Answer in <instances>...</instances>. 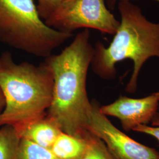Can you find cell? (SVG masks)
Listing matches in <instances>:
<instances>
[{
	"label": "cell",
	"mask_w": 159,
	"mask_h": 159,
	"mask_svg": "<svg viewBox=\"0 0 159 159\" xmlns=\"http://www.w3.org/2000/svg\"><path fill=\"white\" fill-rule=\"evenodd\" d=\"M5 104H6L5 98H4V97L3 95V93L0 89V114L2 111L3 109L4 108Z\"/></svg>",
	"instance_id": "obj_16"
},
{
	"label": "cell",
	"mask_w": 159,
	"mask_h": 159,
	"mask_svg": "<svg viewBox=\"0 0 159 159\" xmlns=\"http://www.w3.org/2000/svg\"><path fill=\"white\" fill-rule=\"evenodd\" d=\"M96 101L91 102L85 129L102 140L116 159H159L154 148L138 142L118 129L100 111Z\"/></svg>",
	"instance_id": "obj_6"
},
{
	"label": "cell",
	"mask_w": 159,
	"mask_h": 159,
	"mask_svg": "<svg viewBox=\"0 0 159 159\" xmlns=\"http://www.w3.org/2000/svg\"><path fill=\"white\" fill-rule=\"evenodd\" d=\"M100 111L119 120L125 131H133L138 125L151 123L159 113V90L139 98L120 96L114 102L100 106Z\"/></svg>",
	"instance_id": "obj_7"
},
{
	"label": "cell",
	"mask_w": 159,
	"mask_h": 159,
	"mask_svg": "<svg viewBox=\"0 0 159 159\" xmlns=\"http://www.w3.org/2000/svg\"><path fill=\"white\" fill-rule=\"evenodd\" d=\"M106 4L110 10H114L117 6L119 0H106Z\"/></svg>",
	"instance_id": "obj_15"
},
{
	"label": "cell",
	"mask_w": 159,
	"mask_h": 159,
	"mask_svg": "<svg viewBox=\"0 0 159 159\" xmlns=\"http://www.w3.org/2000/svg\"><path fill=\"white\" fill-rule=\"evenodd\" d=\"M17 159H59L49 148H43L29 140L21 139Z\"/></svg>",
	"instance_id": "obj_11"
},
{
	"label": "cell",
	"mask_w": 159,
	"mask_h": 159,
	"mask_svg": "<svg viewBox=\"0 0 159 159\" xmlns=\"http://www.w3.org/2000/svg\"><path fill=\"white\" fill-rule=\"evenodd\" d=\"M61 132L57 123L46 116L29 125L20 136L21 139L50 149Z\"/></svg>",
	"instance_id": "obj_8"
},
{
	"label": "cell",
	"mask_w": 159,
	"mask_h": 159,
	"mask_svg": "<svg viewBox=\"0 0 159 159\" xmlns=\"http://www.w3.org/2000/svg\"><path fill=\"white\" fill-rule=\"evenodd\" d=\"M87 132L82 136L61 132L50 148L51 152L59 159H80L86 148Z\"/></svg>",
	"instance_id": "obj_9"
},
{
	"label": "cell",
	"mask_w": 159,
	"mask_h": 159,
	"mask_svg": "<svg viewBox=\"0 0 159 159\" xmlns=\"http://www.w3.org/2000/svg\"><path fill=\"white\" fill-rule=\"evenodd\" d=\"M85 151L80 159H116L104 143L87 131Z\"/></svg>",
	"instance_id": "obj_12"
},
{
	"label": "cell",
	"mask_w": 159,
	"mask_h": 159,
	"mask_svg": "<svg viewBox=\"0 0 159 159\" xmlns=\"http://www.w3.org/2000/svg\"><path fill=\"white\" fill-rule=\"evenodd\" d=\"M126 1H136V0H126ZM153 1H158V2H159V0H153Z\"/></svg>",
	"instance_id": "obj_17"
},
{
	"label": "cell",
	"mask_w": 159,
	"mask_h": 159,
	"mask_svg": "<svg viewBox=\"0 0 159 159\" xmlns=\"http://www.w3.org/2000/svg\"><path fill=\"white\" fill-rule=\"evenodd\" d=\"M64 0H37V8L40 17L45 21L61 5Z\"/></svg>",
	"instance_id": "obj_13"
},
{
	"label": "cell",
	"mask_w": 159,
	"mask_h": 159,
	"mask_svg": "<svg viewBox=\"0 0 159 159\" xmlns=\"http://www.w3.org/2000/svg\"><path fill=\"white\" fill-rule=\"evenodd\" d=\"M73 36L46 24L33 0H0V41L46 58Z\"/></svg>",
	"instance_id": "obj_4"
},
{
	"label": "cell",
	"mask_w": 159,
	"mask_h": 159,
	"mask_svg": "<svg viewBox=\"0 0 159 159\" xmlns=\"http://www.w3.org/2000/svg\"><path fill=\"white\" fill-rule=\"evenodd\" d=\"M53 86L52 73L45 61L17 63L10 52H2L0 89L6 104L0 114V127L10 125L20 135L29 125L46 117Z\"/></svg>",
	"instance_id": "obj_3"
},
{
	"label": "cell",
	"mask_w": 159,
	"mask_h": 159,
	"mask_svg": "<svg viewBox=\"0 0 159 159\" xmlns=\"http://www.w3.org/2000/svg\"><path fill=\"white\" fill-rule=\"evenodd\" d=\"M45 23L62 32L94 29L109 35L115 34L120 25L106 0H64Z\"/></svg>",
	"instance_id": "obj_5"
},
{
	"label": "cell",
	"mask_w": 159,
	"mask_h": 159,
	"mask_svg": "<svg viewBox=\"0 0 159 159\" xmlns=\"http://www.w3.org/2000/svg\"><path fill=\"white\" fill-rule=\"evenodd\" d=\"M21 137L10 125L0 128V159H17Z\"/></svg>",
	"instance_id": "obj_10"
},
{
	"label": "cell",
	"mask_w": 159,
	"mask_h": 159,
	"mask_svg": "<svg viewBox=\"0 0 159 159\" xmlns=\"http://www.w3.org/2000/svg\"><path fill=\"white\" fill-rule=\"evenodd\" d=\"M117 5L119 27L109 46L106 47L100 41L95 43L90 67L100 78L113 80L117 74L116 64L131 60L133 70L125 91L134 94L144 64L151 58L159 59V23L148 20L132 1L119 0Z\"/></svg>",
	"instance_id": "obj_2"
},
{
	"label": "cell",
	"mask_w": 159,
	"mask_h": 159,
	"mask_svg": "<svg viewBox=\"0 0 159 159\" xmlns=\"http://www.w3.org/2000/svg\"><path fill=\"white\" fill-rule=\"evenodd\" d=\"M94 54L89 29L77 34L58 54L45 58L53 75L52 99L46 116L63 132L82 136L90 110L86 84Z\"/></svg>",
	"instance_id": "obj_1"
},
{
	"label": "cell",
	"mask_w": 159,
	"mask_h": 159,
	"mask_svg": "<svg viewBox=\"0 0 159 159\" xmlns=\"http://www.w3.org/2000/svg\"><path fill=\"white\" fill-rule=\"evenodd\" d=\"M133 131L153 137L159 143V113L152 120L151 125H138Z\"/></svg>",
	"instance_id": "obj_14"
}]
</instances>
